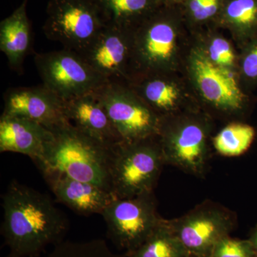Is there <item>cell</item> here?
Here are the masks:
<instances>
[{"label":"cell","instance_id":"cell-1","mask_svg":"<svg viewBox=\"0 0 257 257\" xmlns=\"http://www.w3.org/2000/svg\"><path fill=\"white\" fill-rule=\"evenodd\" d=\"M2 199L8 257H37L64 241L69 221L49 196L14 180Z\"/></svg>","mask_w":257,"mask_h":257},{"label":"cell","instance_id":"cell-2","mask_svg":"<svg viewBox=\"0 0 257 257\" xmlns=\"http://www.w3.org/2000/svg\"><path fill=\"white\" fill-rule=\"evenodd\" d=\"M51 132L53 139L42 160L35 162L40 170L58 171L112 192L110 168L114 147L99 143L70 122Z\"/></svg>","mask_w":257,"mask_h":257},{"label":"cell","instance_id":"cell-3","mask_svg":"<svg viewBox=\"0 0 257 257\" xmlns=\"http://www.w3.org/2000/svg\"><path fill=\"white\" fill-rule=\"evenodd\" d=\"M165 165L158 136L121 142L112 148L111 188L118 199L154 192Z\"/></svg>","mask_w":257,"mask_h":257},{"label":"cell","instance_id":"cell-4","mask_svg":"<svg viewBox=\"0 0 257 257\" xmlns=\"http://www.w3.org/2000/svg\"><path fill=\"white\" fill-rule=\"evenodd\" d=\"M101 215L108 238L126 256L140 247L163 219L157 211L154 192L126 199L116 198Z\"/></svg>","mask_w":257,"mask_h":257},{"label":"cell","instance_id":"cell-5","mask_svg":"<svg viewBox=\"0 0 257 257\" xmlns=\"http://www.w3.org/2000/svg\"><path fill=\"white\" fill-rule=\"evenodd\" d=\"M43 25L45 36L77 54L97 37L106 25L93 0H50Z\"/></svg>","mask_w":257,"mask_h":257},{"label":"cell","instance_id":"cell-6","mask_svg":"<svg viewBox=\"0 0 257 257\" xmlns=\"http://www.w3.org/2000/svg\"><path fill=\"white\" fill-rule=\"evenodd\" d=\"M35 63L42 84L62 100L96 92L109 81L67 49L37 54Z\"/></svg>","mask_w":257,"mask_h":257},{"label":"cell","instance_id":"cell-7","mask_svg":"<svg viewBox=\"0 0 257 257\" xmlns=\"http://www.w3.org/2000/svg\"><path fill=\"white\" fill-rule=\"evenodd\" d=\"M168 221L190 256L210 257L216 243L234 229L236 217L227 208L206 201Z\"/></svg>","mask_w":257,"mask_h":257},{"label":"cell","instance_id":"cell-8","mask_svg":"<svg viewBox=\"0 0 257 257\" xmlns=\"http://www.w3.org/2000/svg\"><path fill=\"white\" fill-rule=\"evenodd\" d=\"M133 90L119 81H108L94 92L122 142L158 135L160 117Z\"/></svg>","mask_w":257,"mask_h":257},{"label":"cell","instance_id":"cell-9","mask_svg":"<svg viewBox=\"0 0 257 257\" xmlns=\"http://www.w3.org/2000/svg\"><path fill=\"white\" fill-rule=\"evenodd\" d=\"M157 136L165 165L172 166L194 177L205 176L210 160L205 125L189 120L175 126H170L160 118Z\"/></svg>","mask_w":257,"mask_h":257},{"label":"cell","instance_id":"cell-10","mask_svg":"<svg viewBox=\"0 0 257 257\" xmlns=\"http://www.w3.org/2000/svg\"><path fill=\"white\" fill-rule=\"evenodd\" d=\"M133 31L106 25L79 55L108 80L122 82L128 77L127 65L132 60Z\"/></svg>","mask_w":257,"mask_h":257},{"label":"cell","instance_id":"cell-11","mask_svg":"<svg viewBox=\"0 0 257 257\" xmlns=\"http://www.w3.org/2000/svg\"><path fill=\"white\" fill-rule=\"evenodd\" d=\"M4 101L3 114L27 118L50 131L69 122L64 114V101L43 84L10 88L5 93Z\"/></svg>","mask_w":257,"mask_h":257},{"label":"cell","instance_id":"cell-12","mask_svg":"<svg viewBox=\"0 0 257 257\" xmlns=\"http://www.w3.org/2000/svg\"><path fill=\"white\" fill-rule=\"evenodd\" d=\"M193 75L204 99L221 110L236 112L244 106V94L229 69L213 63L204 54L192 57Z\"/></svg>","mask_w":257,"mask_h":257},{"label":"cell","instance_id":"cell-13","mask_svg":"<svg viewBox=\"0 0 257 257\" xmlns=\"http://www.w3.org/2000/svg\"><path fill=\"white\" fill-rule=\"evenodd\" d=\"M40 170L57 202L80 215L101 214L116 198L106 189L77 180L58 171Z\"/></svg>","mask_w":257,"mask_h":257},{"label":"cell","instance_id":"cell-14","mask_svg":"<svg viewBox=\"0 0 257 257\" xmlns=\"http://www.w3.org/2000/svg\"><path fill=\"white\" fill-rule=\"evenodd\" d=\"M157 17L152 13L134 30L132 60L140 68L158 69L170 60L175 52V29Z\"/></svg>","mask_w":257,"mask_h":257},{"label":"cell","instance_id":"cell-15","mask_svg":"<svg viewBox=\"0 0 257 257\" xmlns=\"http://www.w3.org/2000/svg\"><path fill=\"white\" fill-rule=\"evenodd\" d=\"M63 101L66 117L79 131L109 147L122 142L95 93Z\"/></svg>","mask_w":257,"mask_h":257},{"label":"cell","instance_id":"cell-16","mask_svg":"<svg viewBox=\"0 0 257 257\" xmlns=\"http://www.w3.org/2000/svg\"><path fill=\"white\" fill-rule=\"evenodd\" d=\"M53 134L43 125L22 117L2 114L0 152L23 154L34 162L41 160Z\"/></svg>","mask_w":257,"mask_h":257},{"label":"cell","instance_id":"cell-17","mask_svg":"<svg viewBox=\"0 0 257 257\" xmlns=\"http://www.w3.org/2000/svg\"><path fill=\"white\" fill-rule=\"evenodd\" d=\"M28 0L0 23V50L8 58L10 68L23 72L24 61L32 49V29L27 13Z\"/></svg>","mask_w":257,"mask_h":257},{"label":"cell","instance_id":"cell-18","mask_svg":"<svg viewBox=\"0 0 257 257\" xmlns=\"http://www.w3.org/2000/svg\"><path fill=\"white\" fill-rule=\"evenodd\" d=\"M106 25L135 30L153 11L156 0H93Z\"/></svg>","mask_w":257,"mask_h":257},{"label":"cell","instance_id":"cell-19","mask_svg":"<svg viewBox=\"0 0 257 257\" xmlns=\"http://www.w3.org/2000/svg\"><path fill=\"white\" fill-rule=\"evenodd\" d=\"M190 256L169 224L164 219L155 231L128 257H187Z\"/></svg>","mask_w":257,"mask_h":257},{"label":"cell","instance_id":"cell-20","mask_svg":"<svg viewBox=\"0 0 257 257\" xmlns=\"http://www.w3.org/2000/svg\"><path fill=\"white\" fill-rule=\"evenodd\" d=\"M254 128L243 123H231L225 126L213 140L214 149L225 157H238L251 147L255 138Z\"/></svg>","mask_w":257,"mask_h":257},{"label":"cell","instance_id":"cell-21","mask_svg":"<svg viewBox=\"0 0 257 257\" xmlns=\"http://www.w3.org/2000/svg\"><path fill=\"white\" fill-rule=\"evenodd\" d=\"M147 79L137 86L139 96L157 114V111L168 112L174 110L179 99L178 91L175 86L158 77Z\"/></svg>","mask_w":257,"mask_h":257},{"label":"cell","instance_id":"cell-22","mask_svg":"<svg viewBox=\"0 0 257 257\" xmlns=\"http://www.w3.org/2000/svg\"><path fill=\"white\" fill-rule=\"evenodd\" d=\"M37 257H128L124 253L111 251L104 239L86 241H63L50 251Z\"/></svg>","mask_w":257,"mask_h":257},{"label":"cell","instance_id":"cell-23","mask_svg":"<svg viewBox=\"0 0 257 257\" xmlns=\"http://www.w3.org/2000/svg\"><path fill=\"white\" fill-rule=\"evenodd\" d=\"M230 25L246 37H257V0H231L224 9Z\"/></svg>","mask_w":257,"mask_h":257},{"label":"cell","instance_id":"cell-24","mask_svg":"<svg viewBox=\"0 0 257 257\" xmlns=\"http://www.w3.org/2000/svg\"><path fill=\"white\" fill-rule=\"evenodd\" d=\"M210 257H257L249 239L230 236L221 239L213 248Z\"/></svg>","mask_w":257,"mask_h":257},{"label":"cell","instance_id":"cell-25","mask_svg":"<svg viewBox=\"0 0 257 257\" xmlns=\"http://www.w3.org/2000/svg\"><path fill=\"white\" fill-rule=\"evenodd\" d=\"M209 58L216 65L229 69L234 63L235 55L229 42L221 37L214 39L209 49Z\"/></svg>","mask_w":257,"mask_h":257},{"label":"cell","instance_id":"cell-26","mask_svg":"<svg viewBox=\"0 0 257 257\" xmlns=\"http://www.w3.org/2000/svg\"><path fill=\"white\" fill-rule=\"evenodd\" d=\"M220 3L221 0H189V9L193 18L203 21L216 14Z\"/></svg>","mask_w":257,"mask_h":257},{"label":"cell","instance_id":"cell-27","mask_svg":"<svg viewBox=\"0 0 257 257\" xmlns=\"http://www.w3.org/2000/svg\"><path fill=\"white\" fill-rule=\"evenodd\" d=\"M243 75L251 82H257V37L246 48L241 63Z\"/></svg>","mask_w":257,"mask_h":257},{"label":"cell","instance_id":"cell-28","mask_svg":"<svg viewBox=\"0 0 257 257\" xmlns=\"http://www.w3.org/2000/svg\"><path fill=\"white\" fill-rule=\"evenodd\" d=\"M248 239L251 241L257 256V225L251 231V234H250Z\"/></svg>","mask_w":257,"mask_h":257},{"label":"cell","instance_id":"cell-29","mask_svg":"<svg viewBox=\"0 0 257 257\" xmlns=\"http://www.w3.org/2000/svg\"><path fill=\"white\" fill-rule=\"evenodd\" d=\"M166 1H175V0H166Z\"/></svg>","mask_w":257,"mask_h":257},{"label":"cell","instance_id":"cell-30","mask_svg":"<svg viewBox=\"0 0 257 257\" xmlns=\"http://www.w3.org/2000/svg\"><path fill=\"white\" fill-rule=\"evenodd\" d=\"M187 257H194V256H187Z\"/></svg>","mask_w":257,"mask_h":257}]
</instances>
